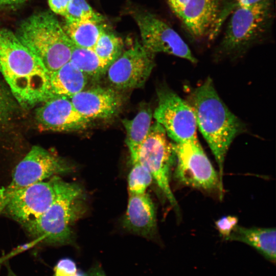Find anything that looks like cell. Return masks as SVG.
Instances as JSON below:
<instances>
[{"label":"cell","instance_id":"6da1fadb","mask_svg":"<svg viewBox=\"0 0 276 276\" xmlns=\"http://www.w3.org/2000/svg\"><path fill=\"white\" fill-rule=\"evenodd\" d=\"M0 72L23 107L50 99V74L41 61L6 28L0 29Z\"/></svg>","mask_w":276,"mask_h":276},{"label":"cell","instance_id":"e0dca14e","mask_svg":"<svg viewBox=\"0 0 276 276\" xmlns=\"http://www.w3.org/2000/svg\"><path fill=\"white\" fill-rule=\"evenodd\" d=\"M225 240L245 243L256 249L265 259L275 264V228H247L237 225Z\"/></svg>","mask_w":276,"mask_h":276},{"label":"cell","instance_id":"83f0119b","mask_svg":"<svg viewBox=\"0 0 276 276\" xmlns=\"http://www.w3.org/2000/svg\"><path fill=\"white\" fill-rule=\"evenodd\" d=\"M72 0H48L51 10L55 13L64 16Z\"/></svg>","mask_w":276,"mask_h":276},{"label":"cell","instance_id":"8fae6325","mask_svg":"<svg viewBox=\"0 0 276 276\" xmlns=\"http://www.w3.org/2000/svg\"><path fill=\"white\" fill-rule=\"evenodd\" d=\"M144 47L151 53H164L197 62L189 47L170 26L155 15L147 12L134 15Z\"/></svg>","mask_w":276,"mask_h":276},{"label":"cell","instance_id":"277c9868","mask_svg":"<svg viewBox=\"0 0 276 276\" xmlns=\"http://www.w3.org/2000/svg\"><path fill=\"white\" fill-rule=\"evenodd\" d=\"M15 34L41 61L49 74L70 61L74 44L49 11L34 13L24 19Z\"/></svg>","mask_w":276,"mask_h":276},{"label":"cell","instance_id":"d6986e66","mask_svg":"<svg viewBox=\"0 0 276 276\" xmlns=\"http://www.w3.org/2000/svg\"><path fill=\"white\" fill-rule=\"evenodd\" d=\"M152 118L150 108H145L132 119L122 120L126 132V143L129 150L131 161L134 159L139 148L148 136L152 125Z\"/></svg>","mask_w":276,"mask_h":276},{"label":"cell","instance_id":"cb8c5ba5","mask_svg":"<svg viewBox=\"0 0 276 276\" xmlns=\"http://www.w3.org/2000/svg\"><path fill=\"white\" fill-rule=\"evenodd\" d=\"M128 177L129 194H142L145 193L151 185L152 177L148 169L138 162L133 163Z\"/></svg>","mask_w":276,"mask_h":276},{"label":"cell","instance_id":"d4e9b609","mask_svg":"<svg viewBox=\"0 0 276 276\" xmlns=\"http://www.w3.org/2000/svg\"><path fill=\"white\" fill-rule=\"evenodd\" d=\"M14 108L15 103L11 95L0 81V126L10 119Z\"/></svg>","mask_w":276,"mask_h":276},{"label":"cell","instance_id":"484cf974","mask_svg":"<svg viewBox=\"0 0 276 276\" xmlns=\"http://www.w3.org/2000/svg\"><path fill=\"white\" fill-rule=\"evenodd\" d=\"M78 270L76 263L74 260L64 258L56 263L52 276H74Z\"/></svg>","mask_w":276,"mask_h":276},{"label":"cell","instance_id":"5bb4252c","mask_svg":"<svg viewBox=\"0 0 276 276\" xmlns=\"http://www.w3.org/2000/svg\"><path fill=\"white\" fill-rule=\"evenodd\" d=\"M36 110V120L43 130L64 132L83 130L91 120L75 109L70 99L55 97L43 102Z\"/></svg>","mask_w":276,"mask_h":276},{"label":"cell","instance_id":"836d02e7","mask_svg":"<svg viewBox=\"0 0 276 276\" xmlns=\"http://www.w3.org/2000/svg\"><path fill=\"white\" fill-rule=\"evenodd\" d=\"M74 276H87V273H85L82 270L78 269L77 272Z\"/></svg>","mask_w":276,"mask_h":276},{"label":"cell","instance_id":"7402d4cb","mask_svg":"<svg viewBox=\"0 0 276 276\" xmlns=\"http://www.w3.org/2000/svg\"><path fill=\"white\" fill-rule=\"evenodd\" d=\"M123 47L122 40L105 28L93 50L109 66L121 55Z\"/></svg>","mask_w":276,"mask_h":276},{"label":"cell","instance_id":"f1b7e54d","mask_svg":"<svg viewBox=\"0 0 276 276\" xmlns=\"http://www.w3.org/2000/svg\"><path fill=\"white\" fill-rule=\"evenodd\" d=\"M262 0H232L227 5L222 15V21L237 7L250 5L258 3Z\"/></svg>","mask_w":276,"mask_h":276},{"label":"cell","instance_id":"f546056e","mask_svg":"<svg viewBox=\"0 0 276 276\" xmlns=\"http://www.w3.org/2000/svg\"><path fill=\"white\" fill-rule=\"evenodd\" d=\"M189 0H167L170 9L180 19Z\"/></svg>","mask_w":276,"mask_h":276},{"label":"cell","instance_id":"7a4b0ae2","mask_svg":"<svg viewBox=\"0 0 276 276\" xmlns=\"http://www.w3.org/2000/svg\"><path fill=\"white\" fill-rule=\"evenodd\" d=\"M189 99L197 127L215 158L222 181L225 156L235 138L245 130V125L220 98L211 78L195 88Z\"/></svg>","mask_w":276,"mask_h":276},{"label":"cell","instance_id":"603a6c76","mask_svg":"<svg viewBox=\"0 0 276 276\" xmlns=\"http://www.w3.org/2000/svg\"><path fill=\"white\" fill-rule=\"evenodd\" d=\"M65 21H92L102 24L104 18L95 11L86 0H72L64 16Z\"/></svg>","mask_w":276,"mask_h":276},{"label":"cell","instance_id":"52a82bcc","mask_svg":"<svg viewBox=\"0 0 276 276\" xmlns=\"http://www.w3.org/2000/svg\"><path fill=\"white\" fill-rule=\"evenodd\" d=\"M174 175L181 185L208 192H223V181L197 139L173 144Z\"/></svg>","mask_w":276,"mask_h":276},{"label":"cell","instance_id":"7c38bea8","mask_svg":"<svg viewBox=\"0 0 276 276\" xmlns=\"http://www.w3.org/2000/svg\"><path fill=\"white\" fill-rule=\"evenodd\" d=\"M153 54L139 40L108 67L107 78L116 88L130 89L144 85L154 66Z\"/></svg>","mask_w":276,"mask_h":276},{"label":"cell","instance_id":"d6a6232c","mask_svg":"<svg viewBox=\"0 0 276 276\" xmlns=\"http://www.w3.org/2000/svg\"><path fill=\"white\" fill-rule=\"evenodd\" d=\"M6 273L4 276H18L12 269L9 263H5Z\"/></svg>","mask_w":276,"mask_h":276},{"label":"cell","instance_id":"9c48e42d","mask_svg":"<svg viewBox=\"0 0 276 276\" xmlns=\"http://www.w3.org/2000/svg\"><path fill=\"white\" fill-rule=\"evenodd\" d=\"M158 103L153 117L175 143L197 139L194 111L188 102L168 88L157 92Z\"/></svg>","mask_w":276,"mask_h":276},{"label":"cell","instance_id":"2e32d148","mask_svg":"<svg viewBox=\"0 0 276 276\" xmlns=\"http://www.w3.org/2000/svg\"><path fill=\"white\" fill-rule=\"evenodd\" d=\"M129 195L123 220L124 228L133 234L153 239L156 234L157 222L155 209L151 197L145 193Z\"/></svg>","mask_w":276,"mask_h":276},{"label":"cell","instance_id":"30bf717a","mask_svg":"<svg viewBox=\"0 0 276 276\" xmlns=\"http://www.w3.org/2000/svg\"><path fill=\"white\" fill-rule=\"evenodd\" d=\"M61 180L55 175L20 190L8 201L3 213L22 225L36 219L54 201Z\"/></svg>","mask_w":276,"mask_h":276},{"label":"cell","instance_id":"ffe728a7","mask_svg":"<svg viewBox=\"0 0 276 276\" xmlns=\"http://www.w3.org/2000/svg\"><path fill=\"white\" fill-rule=\"evenodd\" d=\"M63 28L75 46L91 49L105 29L102 24L92 21H65Z\"/></svg>","mask_w":276,"mask_h":276},{"label":"cell","instance_id":"5b68a950","mask_svg":"<svg viewBox=\"0 0 276 276\" xmlns=\"http://www.w3.org/2000/svg\"><path fill=\"white\" fill-rule=\"evenodd\" d=\"M231 14L218 52L236 57L261 41L269 32L273 18V0L238 7Z\"/></svg>","mask_w":276,"mask_h":276},{"label":"cell","instance_id":"4fadbf2b","mask_svg":"<svg viewBox=\"0 0 276 276\" xmlns=\"http://www.w3.org/2000/svg\"><path fill=\"white\" fill-rule=\"evenodd\" d=\"M228 0H189L180 19L192 38L213 39L219 32Z\"/></svg>","mask_w":276,"mask_h":276},{"label":"cell","instance_id":"8992f818","mask_svg":"<svg viewBox=\"0 0 276 276\" xmlns=\"http://www.w3.org/2000/svg\"><path fill=\"white\" fill-rule=\"evenodd\" d=\"M75 167L39 146H33L16 166L11 181L0 188V214L10 199L20 190L38 181L74 171Z\"/></svg>","mask_w":276,"mask_h":276},{"label":"cell","instance_id":"44dd1931","mask_svg":"<svg viewBox=\"0 0 276 276\" xmlns=\"http://www.w3.org/2000/svg\"><path fill=\"white\" fill-rule=\"evenodd\" d=\"M87 77L98 78L105 74L109 66L91 49L74 44L70 61Z\"/></svg>","mask_w":276,"mask_h":276},{"label":"cell","instance_id":"4dcf8cb0","mask_svg":"<svg viewBox=\"0 0 276 276\" xmlns=\"http://www.w3.org/2000/svg\"><path fill=\"white\" fill-rule=\"evenodd\" d=\"M87 276H106L102 267L98 263L94 265L87 272Z\"/></svg>","mask_w":276,"mask_h":276},{"label":"cell","instance_id":"3957f363","mask_svg":"<svg viewBox=\"0 0 276 276\" xmlns=\"http://www.w3.org/2000/svg\"><path fill=\"white\" fill-rule=\"evenodd\" d=\"M86 210V195L82 188L61 179L50 206L39 217L22 226L35 243L51 246L73 244L72 226Z\"/></svg>","mask_w":276,"mask_h":276},{"label":"cell","instance_id":"1f68e13d","mask_svg":"<svg viewBox=\"0 0 276 276\" xmlns=\"http://www.w3.org/2000/svg\"><path fill=\"white\" fill-rule=\"evenodd\" d=\"M27 0H0V7L14 6L23 3Z\"/></svg>","mask_w":276,"mask_h":276},{"label":"cell","instance_id":"4316f807","mask_svg":"<svg viewBox=\"0 0 276 276\" xmlns=\"http://www.w3.org/2000/svg\"><path fill=\"white\" fill-rule=\"evenodd\" d=\"M238 222L237 217L228 215L219 219L215 223L221 236L226 240L237 225Z\"/></svg>","mask_w":276,"mask_h":276},{"label":"cell","instance_id":"ac0fdd59","mask_svg":"<svg viewBox=\"0 0 276 276\" xmlns=\"http://www.w3.org/2000/svg\"><path fill=\"white\" fill-rule=\"evenodd\" d=\"M49 76L50 99L59 97L70 99L83 90L87 81V77L70 61Z\"/></svg>","mask_w":276,"mask_h":276},{"label":"cell","instance_id":"9a60e30c","mask_svg":"<svg viewBox=\"0 0 276 276\" xmlns=\"http://www.w3.org/2000/svg\"><path fill=\"white\" fill-rule=\"evenodd\" d=\"M70 99L77 111L90 120L113 117L123 103V98L117 91L103 87L83 89Z\"/></svg>","mask_w":276,"mask_h":276},{"label":"cell","instance_id":"ba28073f","mask_svg":"<svg viewBox=\"0 0 276 276\" xmlns=\"http://www.w3.org/2000/svg\"><path fill=\"white\" fill-rule=\"evenodd\" d=\"M166 134L159 123L156 122L152 125L131 163L138 162L148 169L170 204L178 210L170 187V171L175 162V153L173 144L169 142Z\"/></svg>","mask_w":276,"mask_h":276}]
</instances>
